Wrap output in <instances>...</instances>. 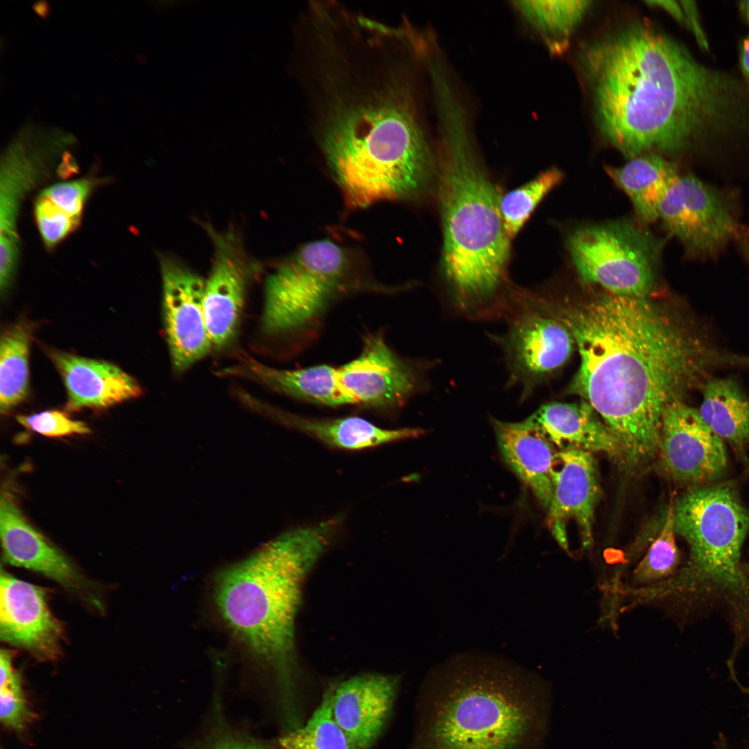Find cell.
<instances>
[{"instance_id": "cell-1", "label": "cell", "mask_w": 749, "mask_h": 749, "mask_svg": "<svg viewBox=\"0 0 749 749\" xmlns=\"http://www.w3.org/2000/svg\"><path fill=\"white\" fill-rule=\"evenodd\" d=\"M307 125L332 171L384 193L433 164L417 49L402 22L359 15L318 23L296 42Z\"/></svg>"}, {"instance_id": "cell-2", "label": "cell", "mask_w": 749, "mask_h": 749, "mask_svg": "<svg viewBox=\"0 0 749 749\" xmlns=\"http://www.w3.org/2000/svg\"><path fill=\"white\" fill-rule=\"evenodd\" d=\"M580 366L571 385L637 467L659 453L663 415L716 372L749 369V354L727 348L714 327L679 304L605 291L576 304L557 301Z\"/></svg>"}, {"instance_id": "cell-3", "label": "cell", "mask_w": 749, "mask_h": 749, "mask_svg": "<svg viewBox=\"0 0 749 749\" xmlns=\"http://www.w3.org/2000/svg\"><path fill=\"white\" fill-rule=\"evenodd\" d=\"M580 67L601 135L624 155L695 146L705 64L644 23L586 45Z\"/></svg>"}, {"instance_id": "cell-4", "label": "cell", "mask_w": 749, "mask_h": 749, "mask_svg": "<svg viewBox=\"0 0 749 749\" xmlns=\"http://www.w3.org/2000/svg\"><path fill=\"white\" fill-rule=\"evenodd\" d=\"M440 136L438 198L443 226L442 268L455 309L466 318L503 316L510 239L501 196L478 160L470 117L452 93L435 101Z\"/></svg>"}, {"instance_id": "cell-5", "label": "cell", "mask_w": 749, "mask_h": 749, "mask_svg": "<svg viewBox=\"0 0 749 749\" xmlns=\"http://www.w3.org/2000/svg\"><path fill=\"white\" fill-rule=\"evenodd\" d=\"M422 749H540L551 694L537 675L485 655H458L432 676Z\"/></svg>"}, {"instance_id": "cell-6", "label": "cell", "mask_w": 749, "mask_h": 749, "mask_svg": "<svg viewBox=\"0 0 749 749\" xmlns=\"http://www.w3.org/2000/svg\"><path fill=\"white\" fill-rule=\"evenodd\" d=\"M333 519L282 535L216 578L214 600L236 639L269 670L282 696L295 689V620L305 578L326 550Z\"/></svg>"}, {"instance_id": "cell-7", "label": "cell", "mask_w": 749, "mask_h": 749, "mask_svg": "<svg viewBox=\"0 0 749 749\" xmlns=\"http://www.w3.org/2000/svg\"><path fill=\"white\" fill-rule=\"evenodd\" d=\"M674 528L689 548L687 565L672 577L637 591L641 604L720 594L749 612V581L740 565L749 511L731 483L690 487L673 501Z\"/></svg>"}, {"instance_id": "cell-8", "label": "cell", "mask_w": 749, "mask_h": 749, "mask_svg": "<svg viewBox=\"0 0 749 749\" xmlns=\"http://www.w3.org/2000/svg\"><path fill=\"white\" fill-rule=\"evenodd\" d=\"M349 267L345 250L332 241L302 246L266 279L265 332L307 335L316 330L332 300L345 289Z\"/></svg>"}, {"instance_id": "cell-9", "label": "cell", "mask_w": 749, "mask_h": 749, "mask_svg": "<svg viewBox=\"0 0 749 749\" xmlns=\"http://www.w3.org/2000/svg\"><path fill=\"white\" fill-rule=\"evenodd\" d=\"M661 243L644 227L617 221L578 227L567 237L573 264L587 283L610 293L648 298Z\"/></svg>"}, {"instance_id": "cell-10", "label": "cell", "mask_w": 749, "mask_h": 749, "mask_svg": "<svg viewBox=\"0 0 749 749\" xmlns=\"http://www.w3.org/2000/svg\"><path fill=\"white\" fill-rule=\"evenodd\" d=\"M503 318L505 331L491 338L504 355L508 387L518 388L524 400L542 379L567 361L575 342L556 301L538 293L513 289Z\"/></svg>"}, {"instance_id": "cell-11", "label": "cell", "mask_w": 749, "mask_h": 749, "mask_svg": "<svg viewBox=\"0 0 749 749\" xmlns=\"http://www.w3.org/2000/svg\"><path fill=\"white\" fill-rule=\"evenodd\" d=\"M666 230L694 255H712L733 237L738 228L717 195L691 175H678L659 210Z\"/></svg>"}, {"instance_id": "cell-12", "label": "cell", "mask_w": 749, "mask_h": 749, "mask_svg": "<svg viewBox=\"0 0 749 749\" xmlns=\"http://www.w3.org/2000/svg\"><path fill=\"white\" fill-rule=\"evenodd\" d=\"M164 329L173 367L184 370L212 343L204 313L205 280L180 261L160 256Z\"/></svg>"}, {"instance_id": "cell-13", "label": "cell", "mask_w": 749, "mask_h": 749, "mask_svg": "<svg viewBox=\"0 0 749 749\" xmlns=\"http://www.w3.org/2000/svg\"><path fill=\"white\" fill-rule=\"evenodd\" d=\"M673 480L690 487L709 484L725 472L724 442L701 418L698 409L678 402L665 411L660 451Z\"/></svg>"}, {"instance_id": "cell-14", "label": "cell", "mask_w": 749, "mask_h": 749, "mask_svg": "<svg viewBox=\"0 0 749 749\" xmlns=\"http://www.w3.org/2000/svg\"><path fill=\"white\" fill-rule=\"evenodd\" d=\"M552 485L546 511L553 537L569 553L567 526L572 520L577 525L582 548L589 550L594 542V512L601 494L597 465L592 453L571 448L557 451Z\"/></svg>"}, {"instance_id": "cell-15", "label": "cell", "mask_w": 749, "mask_h": 749, "mask_svg": "<svg viewBox=\"0 0 749 749\" xmlns=\"http://www.w3.org/2000/svg\"><path fill=\"white\" fill-rule=\"evenodd\" d=\"M337 379L350 404L381 407L401 405L421 383L417 371L381 334L365 338L359 356L337 368Z\"/></svg>"}, {"instance_id": "cell-16", "label": "cell", "mask_w": 749, "mask_h": 749, "mask_svg": "<svg viewBox=\"0 0 749 749\" xmlns=\"http://www.w3.org/2000/svg\"><path fill=\"white\" fill-rule=\"evenodd\" d=\"M0 637L43 661L60 655L63 630L49 609L45 590L1 571Z\"/></svg>"}, {"instance_id": "cell-17", "label": "cell", "mask_w": 749, "mask_h": 749, "mask_svg": "<svg viewBox=\"0 0 749 749\" xmlns=\"http://www.w3.org/2000/svg\"><path fill=\"white\" fill-rule=\"evenodd\" d=\"M214 244L211 271L205 279L204 313L212 346L221 348L233 338L242 311L250 264L234 232L206 226Z\"/></svg>"}, {"instance_id": "cell-18", "label": "cell", "mask_w": 749, "mask_h": 749, "mask_svg": "<svg viewBox=\"0 0 749 749\" xmlns=\"http://www.w3.org/2000/svg\"><path fill=\"white\" fill-rule=\"evenodd\" d=\"M396 677L370 673L330 687L334 719L350 749H369L390 715L397 692Z\"/></svg>"}, {"instance_id": "cell-19", "label": "cell", "mask_w": 749, "mask_h": 749, "mask_svg": "<svg viewBox=\"0 0 749 749\" xmlns=\"http://www.w3.org/2000/svg\"><path fill=\"white\" fill-rule=\"evenodd\" d=\"M0 535L6 562L40 573L72 589L85 584L71 561L26 520L8 489L1 495Z\"/></svg>"}, {"instance_id": "cell-20", "label": "cell", "mask_w": 749, "mask_h": 749, "mask_svg": "<svg viewBox=\"0 0 749 749\" xmlns=\"http://www.w3.org/2000/svg\"><path fill=\"white\" fill-rule=\"evenodd\" d=\"M49 355L67 390V411L105 408L142 393L137 380L112 363L59 350Z\"/></svg>"}, {"instance_id": "cell-21", "label": "cell", "mask_w": 749, "mask_h": 749, "mask_svg": "<svg viewBox=\"0 0 749 749\" xmlns=\"http://www.w3.org/2000/svg\"><path fill=\"white\" fill-rule=\"evenodd\" d=\"M557 451L577 449L601 452L623 463L620 444L605 423L586 402H551L524 420Z\"/></svg>"}, {"instance_id": "cell-22", "label": "cell", "mask_w": 749, "mask_h": 749, "mask_svg": "<svg viewBox=\"0 0 749 749\" xmlns=\"http://www.w3.org/2000/svg\"><path fill=\"white\" fill-rule=\"evenodd\" d=\"M505 462L546 510L552 497V472L557 450L524 421L492 420Z\"/></svg>"}, {"instance_id": "cell-23", "label": "cell", "mask_w": 749, "mask_h": 749, "mask_svg": "<svg viewBox=\"0 0 749 749\" xmlns=\"http://www.w3.org/2000/svg\"><path fill=\"white\" fill-rule=\"evenodd\" d=\"M224 372L250 377L277 392L326 406L350 404L337 379V368L319 365L300 369L271 368L251 359Z\"/></svg>"}, {"instance_id": "cell-24", "label": "cell", "mask_w": 749, "mask_h": 749, "mask_svg": "<svg viewBox=\"0 0 749 749\" xmlns=\"http://www.w3.org/2000/svg\"><path fill=\"white\" fill-rule=\"evenodd\" d=\"M698 413L711 430L743 460L749 447V396L734 376H714L700 390Z\"/></svg>"}, {"instance_id": "cell-25", "label": "cell", "mask_w": 749, "mask_h": 749, "mask_svg": "<svg viewBox=\"0 0 749 749\" xmlns=\"http://www.w3.org/2000/svg\"><path fill=\"white\" fill-rule=\"evenodd\" d=\"M605 171L646 223L659 218L661 202L678 175L673 163L653 153L632 157L620 167L607 166Z\"/></svg>"}, {"instance_id": "cell-26", "label": "cell", "mask_w": 749, "mask_h": 749, "mask_svg": "<svg viewBox=\"0 0 749 749\" xmlns=\"http://www.w3.org/2000/svg\"><path fill=\"white\" fill-rule=\"evenodd\" d=\"M282 421L311 437L338 448L361 449L387 442L415 438L423 431L417 428L386 429L359 417L318 419L275 411Z\"/></svg>"}, {"instance_id": "cell-27", "label": "cell", "mask_w": 749, "mask_h": 749, "mask_svg": "<svg viewBox=\"0 0 749 749\" xmlns=\"http://www.w3.org/2000/svg\"><path fill=\"white\" fill-rule=\"evenodd\" d=\"M590 1H515L513 6L555 54L564 52Z\"/></svg>"}, {"instance_id": "cell-28", "label": "cell", "mask_w": 749, "mask_h": 749, "mask_svg": "<svg viewBox=\"0 0 749 749\" xmlns=\"http://www.w3.org/2000/svg\"><path fill=\"white\" fill-rule=\"evenodd\" d=\"M37 157L28 155L21 144L12 145L2 160L0 175V236L19 240L17 219L25 194L41 173Z\"/></svg>"}, {"instance_id": "cell-29", "label": "cell", "mask_w": 749, "mask_h": 749, "mask_svg": "<svg viewBox=\"0 0 749 749\" xmlns=\"http://www.w3.org/2000/svg\"><path fill=\"white\" fill-rule=\"evenodd\" d=\"M32 327L19 322L7 328L0 341V410L6 413L29 391L28 356Z\"/></svg>"}, {"instance_id": "cell-30", "label": "cell", "mask_w": 749, "mask_h": 749, "mask_svg": "<svg viewBox=\"0 0 749 749\" xmlns=\"http://www.w3.org/2000/svg\"><path fill=\"white\" fill-rule=\"evenodd\" d=\"M672 497L662 528L646 555L633 570L627 587H646L665 580L675 574L679 563L675 541Z\"/></svg>"}, {"instance_id": "cell-31", "label": "cell", "mask_w": 749, "mask_h": 749, "mask_svg": "<svg viewBox=\"0 0 749 749\" xmlns=\"http://www.w3.org/2000/svg\"><path fill=\"white\" fill-rule=\"evenodd\" d=\"M562 179L563 173L559 169H549L501 196L500 213L510 239L516 236L541 200Z\"/></svg>"}, {"instance_id": "cell-32", "label": "cell", "mask_w": 749, "mask_h": 749, "mask_svg": "<svg viewBox=\"0 0 749 749\" xmlns=\"http://www.w3.org/2000/svg\"><path fill=\"white\" fill-rule=\"evenodd\" d=\"M279 742L282 749H350L332 715L330 688L305 725L289 731Z\"/></svg>"}, {"instance_id": "cell-33", "label": "cell", "mask_w": 749, "mask_h": 749, "mask_svg": "<svg viewBox=\"0 0 749 749\" xmlns=\"http://www.w3.org/2000/svg\"><path fill=\"white\" fill-rule=\"evenodd\" d=\"M33 717L23 691L20 674L12 665V654L0 653V721L6 728L21 732Z\"/></svg>"}, {"instance_id": "cell-34", "label": "cell", "mask_w": 749, "mask_h": 749, "mask_svg": "<svg viewBox=\"0 0 749 749\" xmlns=\"http://www.w3.org/2000/svg\"><path fill=\"white\" fill-rule=\"evenodd\" d=\"M34 214L41 237L49 249L65 239L80 222L42 195L35 201Z\"/></svg>"}, {"instance_id": "cell-35", "label": "cell", "mask_w": 749, "mask_h": 749, "mask_svg": "<svg viewBox=\"0 0 749 749\" xmlns=\"http://www.w3.org/2000/svg\"><path fill=\"white\" fill-rule=\"evenodd\" d=\"M17 422L32 431L48 437H62L74 434H87V425L71 419L65 413L51 410L16 417Z\"/></svg>"}, {"instance_id": "cell-36", "label": "cell", "mask_w": 749, "mask_h": 749, "mask_svg": "<svg viewBox=\"0 0 749 749\" xmlns=\"http://www.w3.org/2000/svg\"><path fill=\"white\" fill-rule=\"evenodd\" d=\"M94 182L80 178L54 184L44 189L40 195L46 197L71 217L80 221L83 207L91 193Z\"/></svg>"}, {"instance_id": "cell-37", "label": "cell", "mask_w": 749, "mask_h": 749, "mask_svg": "<svg viewBox=\"0 0 749 749\" xmlns=\"http://www.w3.org/2000/svg\"><path fill=\"white\" fill-rule=\"evenodd\" d=\"M19 255V241L0 236V290L5 295L15 273Z\"/></svg>"}, {"instance_id": "cell-38", "label": "cell", "mask_w": 749, "mask_h": 749, "mask_svg": "<svg viewBox=\"0 0 749 749\" xmlns=\"http://www.w3.org/2000/svg\"><path fill=\"white\" fill-rule=\"evenodd\" d=\"M685 14V24L692 30L701 47L709 50L708 43L700 24L699 14L694 1H680Z\"/></svg>"}, {"instance_id": "cell-39", "label": "cell", "mask_w": 749, "mask_h": 749, "mask_svg": "<svg viewBox=\"0 0 749 749\" xmlns=\"http://www.w3.org/2000/svg\"><path fill=\"white\" fill-rule=\"evenodd\" d=\"M212 749H268L264 746L239 741H226L217 744Z\"/></svg>"}, {"instance_id": "cell-40", "label": "cell", "mask_w": 749, "mask_h": 749, "mask_svg": "<svg viewBox=\"0 0 749 749\" xmlns=\"http://www.w3.org/2000/svg\"><path fill=\"white\" fill-rule=\"evenodd\" d=\"M740 67L742 76L749 80V36L741 44Z\"/></svg>"}, {"instance_id": "cell-41", "label": "cell", "mask_w": 749, "mask_h": 749, "mask_svg": "<svg viewBox=\"0 0 749 749\" xmlns=\"http://www.w3.org/2000/svg\"><path fill=\"white\" fill-rule=\"evenodd\" d=\"M34 10L39 15L44 17L48 12V6L45 2L40 1L34 5Z\"/></svg>"}, {"instance_id": "cell-42", "label": "cell", "mask_w": 749, "mask_h": 749, "mask_svg": "<svg viewBox=\"0 0 749 749\" xmlns=\"http://www.w3.org/2000/svg\"><path fill=\"white\" fill-rule=\"evenodd\" d=\"M739 7L743 17L749 21V0L740 1Z\"/></svg>"}]
</instances>
